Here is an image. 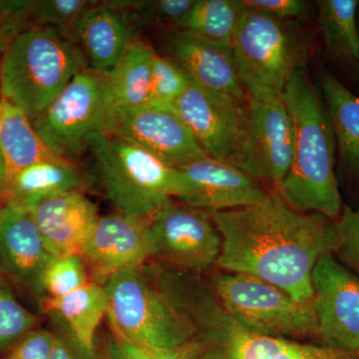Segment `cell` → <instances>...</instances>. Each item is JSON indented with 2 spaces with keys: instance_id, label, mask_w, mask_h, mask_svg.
Instances as JSON below:
<instances>
[{
  "instance_id": "obj_15",
  "label": "cell",
  "mask_w": 359,
  "mask_h": 359,
  "mask_svg": "<svg viewBox=\"0 0 359 359\" xmlns=\"http://www.w3.org/2000/svg\"><path fill=\"white\" fill-rule=\"evenodd\" d=\"M111 134L139 146L175 169L208 156L171 105L149 103L125 113Z\"/></svg>"
},
{
  "instance_id": "obj_22",
  "label": "cell",
  "mask_w": 359,
  "mask_h": 359,
  "mask_svg": "<svg viewBox=\"0 0 359 359\" xmlns=\"http://www.w3.org/2000/svg\"><path fill=\"white\" fill-rule=\"evenodd\" d=\"M83 187L81 174L71 161H42L16 175L4 196L6 201L32 211L45 200L71 191H82Z\"/></svg>"
},
{
  "instance_id": "obj_6",
  "label": "cell",
  "mask_w": 359,
  "mask_h": 359,
  "mask_svg": "<svg viewBox=\"0 0 359 359\" xmlns=\"http://www.w3.org/2000/svg\"><path fill=\"white\" fill-rule=\"evenodd\" d=\"M238 80L250 100L280 98L306 66L309 43L292 21L245 8L231 47Z\"/></svg>"
},
{
  "instance_id": "obj_9",
  "label": "cell",
  "mask_w": 359,
  "mask_h": 359,
  "mask_svg": "<svg viewBox=\"0 0 359 359\" xmlns=\"http://www.w3.org/2000/svg\"><path fill=\"white\" fill-rule=\"evenodd\" d=\"M32 124L54 153L77 157L94 134H110L105 78L89 68L80 71Z\"/></svg>"
},
{
  "instance_id": "obj_14",
  "label": "cell",
  "mask_w": 359,
  "mask_h": 359,
  "mask_svg": "<svg viewBox=\"0 0 359 359\" xmlns=\"http://www.w3.org/2000/svg\"><path fill=\"white\" fill-rule=\"evenodd\" d=\"M150 219L114 212L99 218L81 250L90 280L104 283L122 271L141 269L152 257Z\"/></svg>"
},
{
  "instance_id": "obj_39",
  "label": "cell",
  "mask_w": 359,
  "mask_h": 359,
  "mask_svg": "<svg viewBox=\"0 0 359 359\" xmlns=\"http://www.w3.org/2000/svg\"><path fill=\"white\" fill-rule=\"evenodd\" d=\"M4 186H6V164L0 150V196L4 195Z\"/></svg>"
},
{
  "instance_id": "obj_31",
  "label": "cell",
  "mask_w": 359,
  "mask_h": 359,
  "mask_svg": "<svg viewBox=\"0 0 359 359\" xmlns=\"http://www.w3.org/2000/svg\"><path fill=\"white\" fill-rule=\"evenodd\" d=\"M36 323V316L21 306L0 273V353L15 346Z\"/></svg>"
},
{
  "instance_id": "obj_17",
  "label": "cell",
  "mask_w": 359,
  "mask_h": 359,
  "mask_svg": "<svg viewBox=\"0 0 359 359\" xmlns=\"http://www.w3.org/2000/svg\"><path fill=\"white\" fill-rule=\"evenodd\" d=\"M53 257L32 212L6 201L0 207V271L40 297V278Z\"/></svg>"
},
{
  "instance_id": "obj_33",
  "label": "cell",
  "mask_w": 359,
  "mask_h": 359,
  "mask_svg": "<svg viewBox=\"0 0 359 359\" xmlns=\"http://www.w3.org/2000/svg\"><path fill=\"white\" fill-rule=\"evenodd\" d=\"M340 256L359 273V211L344 207L337 219Z\"/></svg>"
},
{
  "instance_id": "obj_26",
  "label": "cell",
  "mask_w": 359,
  "mask_h": 359,
  "mask_svg": "<svg viewBox=\"0 0 359 359\" xmlns=\"http://www.w3.org/2000/svg\"><path fill=\"white\" fill-rule=\"evenodd\" d=\"M245 11L242 0H196L176 30L231 48Z\"/></svg>"
},
{
  "instance_id": "obj_7",
  "label": "cell",
  "mask_w": 359,
  "mask_h": 359,
  "mask_svg": "<svg viewBox=\"0 0 359 359\" xmlns=\"http://www.w3.org/2000/svg\"><path fill=\"white\" fill-rule=\"evenodd\" d=\"M207 283L226 311L250 332L294 341L318 339L313 304L244 273L212 271Z\"/></svg>"
},
{
  "instance_id": "obj_12",
  "label": "cell",
  "mask_w": 359,
  "mask_h": 359,
  "mask_svg": "<svg viewBox=\"0 0 359 359\" xmlns=\"http://www.w3.org/2000/svg\"><path fill=\"white\" fill-rule=\"evenodd\" d=\"M172 106L205 154L231 164L247 133L249 102L207 91L191 81Z\"/></svg>"
},
{
  "instance_id": "obj_10",
  "label": "cell",
  "mask_w": 359,
  "mask_h": 359,
  "mask_svg": "<svg viewBox=\"0 0 359 359\" xmlns=\"http://www.w3.org/2000/svg\"><path fill=\"white\" fill-rule=\"evenodd\" d=\"M152 257L161 264L200 273L216 266L222 238L211 212L168 201L150 219Z\"/></svg>"
},
{
  "instance_id": "obj_21",
  "label": "cell",
  "mask_w": 359,
  "mask_h": 359,
  "mask_svg": "<svg viewBox=\"0 0 359 359\" xmlns=\"http://www.w3.org/2000/svg\"><path fill=\"white\" fill-rule=\"evenodd\" d=\"M155 53L147 42L135 39L114 69L104 76L111 119L110 134L122 115L150 103L151 67Z\"/></svg>"
},
{
  "instance_id": "obj_13",
  "label": "cell",
  "mask_w": 359,
  "mask_h": 359,
  "mask_svg": "<svg viewBox=\"0 0 359 359\" xmlns=\"http://www.w3.org/2000/svg\"><path fill=\"white\" fill-rule=\"evenodd\" d=\"M313 309L318 339L359 355V278L334 252L320 257L313 271Z\"/></svg>"
},
{
  "instance_id": "obj_40",
  "label": "cell",
  "mask_w": 359,
  "mask_h": 359,
  "mask_svg": "<svg viewBox=\"0 0 359 359\" xmlns=\"http://www.w3.org/2000/svg\"><path fill=\"white\" fill-rule=\"evenodd\" d=\"M1 76H2V57L0 55V90H1Z\"/></svg>"
},
{
  "instance_id": "obj_30",
  "label": "cell",
  "mask_w": 359,
  "mask_h": 359,
  "mask_svg": "<svg viewBox=\"0 0 359 359\" xmlns=\"http://www.w3.org/2000/svg\"><path fill=\"white\" fill-rule=\"evenodd\" d=\"M95 2L89 0L30 1V26L51 28L74 41V32L78 20Z\"/></svg>"
},
{
  "instance_id": "obj_37",
  "label": "cell",
  "mask_w": 359,
  "mask_h": 359,
  "mask_svg": "<svg viewBox=\"0 0 359 359\" xmlns=\"http://www.w3.org/2000/svg\"><path fill=\"white\" fill-rule=\"evenodd\" d=\"M100 359H154L147 349L137 346L128 339L113 334L111 335Z\"/></svg>"
},
{
  "instance_id": "obj_27",
  "label": "cell",
  "mask_w": 359,
  "mask_h": 359,
  "mask_svg": "<svg viewBox=\"0 0 359 359\" xmlns=\"http://www.w3.org/2000/svg\"><path fill=\"white\" fill-rule=\"evenodd\" d=\"M358 0H320L318 25L330 58L359 63Z\"/></svg>"
},
{
  "instance_id": "obj_32",
  "label": "cell",
  "mask_w": 359,
  "mask_h": 359,
  "mask_svg": "<svg viewBox=\"0 0 359 359\" xmlns=\"http://www.w3.org/2000/svg\"><path fill=\"white\" fill-rule=\"evenodd\" d=\"M190 83V78L178 63L156 52L151 67L150 103L172 106Z\"/></svg>"
},
{
  "instance_id": "obj_28",
  "label": "cell",
  "mask_w": 359,
  "mask_h": 359,
  "mask_svg": "<svg viewBox=\"0 0 359 359\" xmlns=\"http://www.w3.org/2000/svg\"><path fill=\"white\" fill-rule=\"evenodd\" d=\"M109 4L122 13L134 29L143 26L162 25L176 30L192 9L196 0H117Z\"/></svg>"
},
{
  "instance_id": "obj_19",
  "label": "cell",
  "mask_w": 359,
  "mask_h": 359,
  "mask_svg": "<svg viewBox=\"0 0 359 359\" xmlns=\"http://www.w3.org/2000/svg\"><path fill=\"white\" fill-rule=\"evenodd\" d=\"M172 59L201 88L249 102L238 80L231 48L219 46L189 33L172 30L169 34Z\"/></svg>"
},
{
  "instance_id": "obj_11",
  "label": "cell",
  "mask_w": 359,
  "mask_h": 359,
  "mask_svg": "<svg viewBox=\"0 0 359 359\" xmlns=\"http://www.w3.org/2000/svg\"><path fill=\"white\" fill-rule=\"evenodd\" d=\"M292 119L283 97L250 100L247 133L231 165L259 183L278 187L292 163Z\"/></svg>"
},
{
  "instance_id": "obj_3",
  "label": "cell",
  "mask_w": 359,
  "mask_h": 359,
  "mask_svg": "<svg viewBox=\"0 0 359 359\" xmlns=\"http://www.w3.org/2000/svg\"><path fill=\"white\" fill-rule=\"evenodd\" d=\"M282 97L294 138L292 163L278 193L297 211L337 221L344 207L334 172V132L323 97L306 66L292 74Z\"/></svg>"
},
{
  "instance_id": "obj_34",
  "label": "cell",
  "mask_w": 359,
  "mask_h": 359,
  "mask_svg": "<svg viewBox=\"0 0 359 359\" xmlns=\"http://www.w3.org/2000/svg\"><path fill=\"white\" fill-rule=\"evenodd\" d=\"M54 344L53 332L33 330L11 347L6 359H51Z\"/></svg>"
},
{
  "instance_id": "obj_23",
  "label": "cell",
  "mask_w": 359,
  "mask_h": 359,
  "mask_svg": "<svg viewBox=\"0 0 359 359\" xmlns=\"http://www.w3.org/2000/svg\"><path fill=\"white\" fill-rule=\"evenodd\" d=\"M0 150L6 164L4 191L16 175L35 163L67 160L45 145L22 111L4 100H0Z\"/></svg>"
},
{
  "instance_id": "obj_4",
  "label": "cell",
  "mask_w": 359,
  "mask_h": 359,
  "mask_svg": "<svg viewBox=\"0 0 359 359\" xmlns=\"http://www.w3.org/2000/svg\"><path fill=\"white\" fill-rule=\"evenodd\" d=\"M86 68L74 41L51 28H28L4 52L0 100L13 104L32 121Z\"/></svg>"
},
{
  "instance_id": "obj_1",
  "label": "cell",
  "mask_w": 359,
  "mask_h": 359,
  "mask_svg": "<svg viewBox=\"0 0 359 359\" xmlns=\"http://www.w3.org/2000/svg\"><path fill=\"white\" fill-rule=\"evenodd\" d=\"M211 215L222 238L216 266L255 276L313 304V269L320 257L339 249L337 221L297 211L278 192L256 205Z\"/></svg>"
},
{
  "instance_id": "obj_24",
  "label": "cell",
  "mask_w": 359,
  "mask_h": 359,
  "mask_svg": "<svg viewBox=\"0 0 359 359\" xmlns=\"http://www.w3.org/2000/svg\"><path fill=\"white\" fill-rule=\"evenodd\" d=\"M107 306L104 285L91 280L65 297L44 301L46 313L62 321L82 346L93 351L97 330L106 316Z\"/></svg>"
},
{
  "instance_id": "obj_35",
  "label": "cell",
  "mask_w": 359,
  "mask_h": 359,
  "mask_svg": "<svg viewBox=\"0 0 359 359\" xmlns=\"http://www.w3.org/2000/svg\"><path fill=\"white\" fill-rule=\"evenodd\" d=\"M55 335V344L51 359H100L97 351H89L72 334L62 321L53 314H49Z\"/></svg>"
},
{
  "instance_id": "obj_36",
  "label": "cell",
  "mask_w": 359,
  "mask_h": 359,
  "mask_svg": "<svg viewBox=\"0 0 359 359\" xmlns=\"http://www.w3.org/2000/svg\"><path fill=\"white\" fill-rule=\"evenodd\" d=\"M250 11H259L276 20L292 21L308 11V2L302 0H242Z\"/></svg>"
},
{
  "instance_id": "obj_8",
  "label": "cell",
  "mask_w": 359,
  "mask_h": 359,
  "mask_svg": "<svg viewBox=\"0 0 359 359\" xmlns=\"http://www.w3.org/2000/svg\"><path fill=\"white\" fill-rule=\"evenodd\" d=\"M113 334L147 351L188 344L190 328L141 269L122 271L104 283Z\"/></svg>"
},
{
  "instance_id": "obj_20",
  "label": "cell",
  "mask_w": 359,
  "mask_h": 359,
  "mask_svg": "<svg viewBox=\"0 0 359 359\" xmlns=\"http://www.w3.org/2000/svg\"><path fill=\"white\" fill-rule=\"evenodd\" d=\"M134 34V28L109 1H96L78 20L74 42L89 69L105 76L120 62Z\"/></svg>"
},
{
  "instance_id": "obj_29",
  "label": "cell",
  "mask_w": 359,
  "mask_h": 359,
  "mask_svg": "<svg viewBox=\"0 0 359 359\" xmlns=\"http://www.w3.org/2000/svg\"><path fill=\"white\" fill-rule=\"evenodd\" d=\"M89 280L88 269L81 255L54 256L40 278V297L43 302L60 299Z\"/></svg>"
},
{
  "instance_id": "obj_5",
  "label": "cell",
  "mask_w": 359,
  "mask_h": 359,
  "mask_svg": "<svg viewBox=\"0 0 359 359\" xmlns=\"http://www.w3.org/2000/svg\"><path fill=\"white\" fill-rule=\"evenodd\" d=\"M97 177L116 212L151 219L179 193L181 174L147 151L114 134L97 133L87 147Z\"/></svg>"
},
{
  "instance_id": "obj_25",
  "label": "cell",
  "mask_w": 359,
  "mask_h": 359,
  "mask_svg": "<svg viewBox=\"0 0 359 359\" xmlns=\"http://www.w3.org/2000/svg\"><path fill=\"white\" fill-rule=\"evenodd\" d=\"M320 85L340 153L349 172L359 177V97L330 73H323Z\"/></svg>"
},
{
  "instance_id": "obj_38",
  "label": "cell",
  "mask_w": 359,
  "mask_h": 359,
  "mask_svg": "<svg viewBox=\"0 0 359 359\" xmlns=\"http://www.w3.org/2000/svg\"><path fill=\"white\" fill-rule=\"evenodd\" d=\"M154 359H187L186 344L175 349H153L148 351Z\"/></svg>"
},
{
  "instance_id": "obj_18",
  "label": "cell",
  "mask_w": 359,
  "mask_h": 359,
  "mask_svg": "<svg viewBox=\"0 0 359 359\" xmlns=\"http://www.w3.org/2000/svg\"><path fill=\"white\" fill-rule=\"evenodd\" d=\"M30 212L54 256L81 254L100 218L97 205L82 191L60 194L39 203Z\"/></svg>"
},
{
  "instance_id": "obj_16",
  "label": "cell",
  "mask_w": 359,
  "mask_h": 359,
  "mask_svg": "<svg viewBox=\"0 0 359 359\" xmlns=\"http://www.w3.org/2000/svg\"><path fill=\"white\" fill-rule=\"evenodd\" d=\"M178 170L176 199L211 214L256 205L269 194L242 170L209 156Z\"/></svg>"
},
{
  "instance_id": "obj_2",
  "label": "cell",
  "mask_w": 359,
  "mask_h": 359,
  "mask_svg": "<svg viewBox=\"0 0 359 359\" xmlns=\"http://www.w3.org/2000/svg\"><path fill=\"white\" fill-rule=\"evenodd\" d=\"M148 275L190 328L187 359H359L330 346L250 332L226 311L199 273L160 264Z\"/></svg>"
}]
</instances>
